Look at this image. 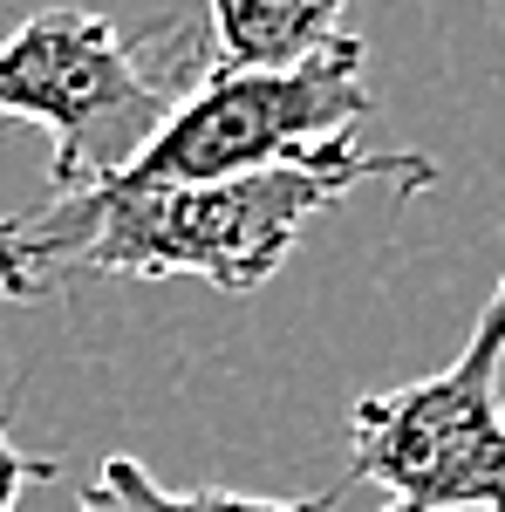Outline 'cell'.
<instances>
[{
	"mask_svg": "<svg viewBox=\"0 0 505 512\" xmlns=\"http://www.w3.org/2000/svg\"><path fill=\"white\" fill-rule=\"evenodd\" d=\"M76 512H335V492H314V499H253V492H171L157 485L137 458H103L96 478L82 485Z\"/></svg>",
	"mask_w": 505,
	"mask_h": 512,
	"instance_id": "8992f818",
	"label": "cell"
},
{
	"mask_svg": "<svg viewBox=\"0 0 505 512\" xmlns=\"http://www.w3.org/2000/svg\"><path fill=\"white\" fill-rule=\"evenodd\" d=\"M355 185H389L417 198L437 185L424 151H362L355 137L308 164H273L219 185H144L110 178L89 192H48L0 219V294L55 301L82 280H164L198 274L219 294H253L280 274L294 239Z\"/></svg>",
	"mask_w": 505,
	"mask_h": 512,
	"instance_id": "6da1fadb",
	"label": "cell"
},
{
	"mask_svg": "<svg viewBox=\"0 0 505 512\" xmlns=\"http://www.w3.org/2000/svg\"><path fill=\"white\" fill-rule=\"evenodd\" d=\"M505 274L471 342L437 376L349 410V478L383 485V512H505Z\"/></svg>",
	"mask_w": 505,
	"mask_h": 512,
	"instance_id": "3957f363",
	"label": "cell"
},
{
	"mask_svg": "<svg viewBox=\"0 0 505 512\" xmlns=\"http://www.w3.org/2000/svg\"><path fill=\"white\" fill-rule=\"evenodd\" d=\"M55 472H62V465H55V458H35V451H21V444L7 437V417H0V512H14L28 485H48Z\"/></svg>",
	"mask_w": 505,
	"mask_h": 512,
	"instance_id": "52a82bcc",
	"label": "cell"
},
{
	"mask_svg": "<svg viewBox=\"0 0 505 512\" xmlns=\"http://www.w3.org/2000/svg\"><path fill=\"white\" fill-rule=\"evenodd\" d=\"M205 76L212 41L192 21L123 35L110 14L41 7L14 35H0V117L48 130L55 192L123 178Z\"/></svg>",
	"mask_w": 505,
	"mask_h": 512,
	"instance_id": "7a4b0ae2",
	"label": "cell"
},
{
	"mask_svg": "<svg viewBox=\"0 0 505 512\" xmlns=\"http://www.w3.org/2000/svg\"><path fill=\"white\" fill-rule=\"evenodd\" d=\"M212 7V69L260 76V69H301L342 35L349 0H205Z\"/></svg>",
	"mask_w": 505,
	"mask_h": 512,
	"instance_id": "5b68a950",
	"label": "cell"
},
{
	"mask_svg": "<svg viewBox=\"0 0 505 512\" xmlns=\"http://www.w3.org/2000/svg\"><path fill=\"white\" fill-rule=\"evenodd\" d=\"M369 103H376L369 96V48L342 28L301 69H260V76L212 69L123 178L219 185V178H253L273 164H308L328 144H342L369 117Z\"/></svg>",
	"mask_w": 505,
	"mask_h": 512,
	"instance_id": "277c9868",
	"label": "cell"
}]
</instances>
